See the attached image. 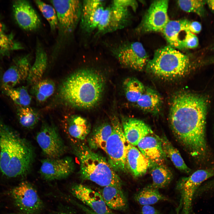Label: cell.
Segmentation results:
<instances>
[{"instance_id":"1","label":"cell","mask_w":214,"mask_h":214,"mask_svg":"<svg viewBox=\"0 0 214 214\" xmlns=\"http://www.w3.org/2000/svg\"><path fill=\"white\" fill-rule=\"evenodd\" d=\"M207 106L204 96L179 93L172 100L169 116L177 139L191 155L202 161L207 159L209 153L206 135Z\"/></svg>"},{"instance_id":"2","label":"cell","mask_w":214,"mask_h":214,"mask_svg":"<svg viewBox=\"0 0 214 214\" xmlns=\"http://www.w3.org/2000/svg\"><path fill=\"white\" fill-rule=\"evenodd\" d=\"M105 84L104 77L100 73L92 69H81L71 74L62 82L59 95L68 106L90 108L100 102Z\"/></svg>"},{"instance_id":"3","label":"cell","mask_w":214,"mask_h":214,"mask_svg":"<svg viewBox=\"0 0 214 214\" xmlns=\"http://www.w3.org/2000/svg\"><path fill=\"white\" fill-rule=\"evenodd\" d=\"M31 144L0 119V169L6 176H23L30 171L34 158Z\"/></svg>"},{"instance_id":"4","label":"cell","mask_w":214,"mask_h":214,"mask_svg":"<svg viewBox=\"0 0 214 214\" xmlns=\"http://www.w3.org/2000/svg\"><path fill=\"white\" fill-rule=\"evenodd\" d=\"M76 144L74 150L79 162L81 179L92 181L103 187L122 188L120 178L104 157L83 144Z\"/></svg>"},{"instance_id":"5","label":"cell","mask_w":214,"mask_h":214,"mask_svg":"<svg viewBox=\"0 0 214 214\" xmlns=\"http://www.w3.org/2000/svg\"><path fill=\"white\" fill-rule=\"evenodd\" d=\"M190 62L187 56L169 45L157 50L147 67L157 77L174 79L185 75L190 68Z\"/></svg>"},{"instance_id":"6","label":"cell","mask_w":214,"mask_h":214,"mask_svg":"<svg viewBox=\"0 0 214 214\" xmlns=\"http://www.w3.org/2000/svg\"><path fill=\"white\" fill-rule=\"evenodd\" d=\"M110 119L113 130L107 141L105 152L108 157V162L113 169L116 172H124L127 170L126 157L128 142L118 117L113 115Z\"/></svg>"},{"instance_id":"7","label":"cell","mask_w":214,"mask_h":214,"mask_svg":"<svg viewBox=\"0 0 214 214\" xmlns=\"http://www.w3.org/2000/svg\"><path fill=\"white\" fill-rule=\"evenodd\" d=\"M214 176V166L198 170L189 176L181 179L176 188L180 196L177 211L191 214L193 200L198 189L204 181Z\"/></svg>"},{"instance_id":"8","label":"cell","mask_w":214,"mask_h":214,"mask_svg":"<svg viewBox=\"0 0 214 214\" xmlns=\"http://www.w3.org/2000/svg\"><path fill=\"white\" fill-rule=\"evenodd\" d=\"M129 8L120 5L113 1L106 7L95 36L98 37L124 29L130 20Z\"/></svg>"},{"instance_id":"9","label":"cell","mask_w":214,"mask_h":214,"mask_svg":"<svg viewBox=\"0 0 214 214\" xmlns=\"http://www.w3.org/2000/svg\"><path fill=\"white\" fill-rule=\"evenodd\" d=\"M112 54L126 67L141 71L147 67L148 55L143 45L138 42H125L111 49Z\"/></svg>"},{"instance_id":"10","label":"cell","mask_w":214,"mask_h":214,"mask_svg":"<svg viewBox=\"0 0 214 214\" xmlns=\"http://www.w3.org/2000/svg\"><path fill=\"white\" fill-rule=\"evenodd\" d=\"M50 1L56 11L58 26L61 32L65 34L73 32L80 22L82 2L74 0Z\"/></svg>"},{"instance_id":"11","label":"cell","mask_w":214,"mask_h":214,"mask_svg":"<svg viewBox=\"0 0 214 214\" xmlns=\"http://www.w3.org/2000/svg\"><path fill=\"white\" fill-rule=\"evenodd\" d=\"M12 195L18 208L26 214H38L44 204L35 188L29 182H21L12 190Z\"/></svg>"},{"instance_id":"12","label":"cell","mask_w":214,"mask_h":214,"mask_svg":"<svg viewBox=\"0 0 214 214\" xmlns=\"http://www.w3.org/2000/svg\"><path fill=\"white\" fill-rule=\"evenodd\" d=\"M36 139L48 158H60L66 151V147L57 129L52 124L43 123L37 134Z\"/></svg>"},{"instance_id":"13","label":"cell","mask_w":214,"mask_h":214,"mask_svg":"<svg viewBox=\"0 0 214 214\" xmlns=\"http://www.w3.org/2000/svg\"><path fill=\"white\" fill-rule=\"evenodd\" d=\"M168 1L156 0L151 4L137 28L143 32H161L169 21L168 15Z\"/></svg>"},{"instance_id":"14","label":"cell","mask_w":214,"mask_h":214,"mask_svg":"<svg viewBox=\"0 0 214 214\" xmlns=\"http://www.w3.org/2000/svg\"><path fill=\"white\" fill-rule=\"evenodd\" d=\"M74 168V162L71 157L47 158L42 160L40 173L45 180H60L71 175Z\"/></svg>"},{"instance_id":"15","label":"cell","mask_w":214,"mask_h":214,"mask_svg":"<svg viewBox=\"0 0 214 214\" xmlns=\"http://www.w3.org/2000/svg\"><path fill=\"white\" fill-rule=\"evenodd\" d=\"M72 194L98 214H114L105 203L101 194L84 185L77 184L70 188Z\"/></svg>"},{"instance_id":"16","label":"cell","mask_w":214,"mask_h":214,"mask_svg":"<svg viewBox=\"0 0 214 214\" xmlns=\"http://www.w3.org/2000/svg\"><path fill=\"white\" fill-rule=\"evenodd\" d=\"M105 1L86 0L82 2L80 25L82 30L89 34L96 30L105 8Z\"/></svg>"},{"instance_id":"17","label":"cell","mask_w":214,"mask_h":214,"mask_svg":"<svg viewBox=\"0 0 214 214\" xmlns=\"http://www.w3.org/2000/svg\"><path fill=\"white\" fill-rule=\"evenodd\" d=\"M31 66L28 56L15 59L3 75L2 88H14L23 81L27 80Z\"/></svg>"},{"instance_id":"18","label":"cell","mask_w":214,"mask_h":214,"mask_svg":"<svg viewBox=\"0 0 214 214\" xmlns=\"http://www.w3.org/2000/svg\"><path fill=\"white\" fill-rule=\"evenodd\" d=\"M12 8L15 18L21 28L31 31L40 26V20L29 2L22 0L15 1Z\"/></svg>"},{"instance_id":"19","label":"cell","mask_w":214,"mask_h":214,"mask_svg":"<svg viewBox=\"0 0 214 214\" xmlns=\"http://www.w3.org/2000/svg\"><path fill=\"white\" fill-rule=\"evenodd\" d=\"M190 21L186 19L169 20L162 32L170 46L174 48H185L186 41L191 32L189 28Z\"/></svg>"},{"instance_id":"20","label":"cell","mask_w":214,"mask_h":214,"mask_svg":"<svg viewBox=\"0 0 214 214\" xmlns=\"http://www.w3.org/2000/svg\"><path fill=\"white\" fill-rule=\"evenodd\" d=\"M149 135L141 139L137 146L141 153L150 161L164 164L166 155L163 151L160 137Z\"/></svg>"},{"instance_id":"21","label":"cell","mask_w":214,"mask_h":214,"mask_svg":"<svg viewBox=\"0 0 214 214\" xmlns=\"http://www.w3.org/2000/svg\"><path fill=\"white\" fill-rule=\"evenodd\" d=\"M121 123L127 141L133 146H137L140 141L144 137L153 133L150 127L140 119L131 118H123Z\"/></svg>"},{"instance_id":"22","label":"cell","mask_w":214,"mask_h":214,"mask_svg":"<svg viewBox=\"0 0 214 214\" xmlns=\"http://www.w3.org/2000/svg\"><path fill=\"white\" fill-rule=\"evenodd\" d=\"M64 132L70 140L75 143L84 140L90 131V126L86 119L78 115L66 117L63 121Z\"/></svg>"},{"instance_id":"23","label":"cell","mask_w":214,"mask_h":214,"mask_svg":"<svg viewBox=\"0 0 214 214\" xmlns=\"http://www.w3.org/2000/svg\"><path fill=\"white\" fill-rule=\"evenodd\" d=\"M150 163L138 149L128 143L126 165L127 169L133 177L138 178L144 175L149 169Z\"/></svg>"},{"instance_id":"24","label":"cell","mask_w":214,"mask_h":214,"mask_svg":"<svg viewBox=\"0 0 214 214\" xmlns=\"http://www.w3.org/2000/svg\"><path fill=\"white\" fill-rule=\"evenodd\" d=\"M122 188L113 186L103 187L100 193L110 210H121L127 207V202Z\"/></svg>"},{"instance_id":"25","label":"cell","mask_w":214,"mask_h":214,"mask_svg":"<svg viewBox=\"0 0 214 214\" xmlns=\"http://www.w3.org/2000/svg\"><path fill=\"white\" fill-rule=\"evenodd\" d=\"M48 62L47 55L40 46L37 48L35 58L31 66L27 80L29 84L33 85L41 80L46 69Z\"/></svg>"},{"instance_id":"26","label":"cell","mask_w":214,"mask_h":214,"mask_svg":"<svg viewBox=\"0 0 214 214\" xmlns=\"http://www.w3.org/2000/svg\"><path fill=\"white\" fill-rule=\"evenodd\" d=\"M149 169L152 180L151 185L155 188H164L169 185L173 179L172 172L164 164L151 162Z\"/></svg>"},{"instance_id":"27","label":"cell","mask_w":214,"mask_h":214,"mask_svg":"<svg viewBox=\"0 0 214 214\" xmlns=\"http://www.w3.org/2000/svg\"><path fill=\"white\" fill-rule=\"evenodd\" d=\"M136 103L138 107L142 110L156 114L160 109L162 99L157 91L151 88L146 87Z\"/></svg>"},{"instance_id":"28","label":"cell","mask_w":214,"mask_h":214,"mask_svg":"<svg viewBox=\"0 0 214 214\" xmlns=\"http://www.w3.org/2000/svg\"><path fill=\"white\" fill-rule=\"evenodd\" d=\"M112 130L111 122L104 123L96 128L89 138V147L91 150L100 149L105 152L107 141Z\"/></svg>"},{"instance_id":"29","label":"cell","mask_w":214,"mask_h":214,"mask_svg":"<svg viewBox=\"0 0 214 214\" xmlns=\"http://www.w3.org/2000/svg\"><path fill=\"white\" fill-rule=\"evenodd\" d=\"M163 151L171 160L174 166L180 171L187 174L191 169L185 163L178 150L172 144L165 136L160 137Z\"/></svg>"},{"instance_id":"30","label":"cell","mask_w":214,"mask_h":214,"mask_svg":"<svg viewBox=\"0 0 214 214\" xmlns=\"http://www.w3.org/2000/svg\"><path fill=\"white\" fill-rule=\"evenodd\" d=\"M158 189L151 185L147 186L135 195V200L142 206L151 205L161 201H169L168 198L159 192Z\"/></svg>"},{"instance_id":"31","label":"cell","mask_w":214,"mask_h":214,"mask_svg":"<svg viewBox=\"0 0 214 214\" xmlns=\"http://www.w3.org/2000/svg\"><path fill=\"white\" fill-rule=\"evenodd\" d=\"M123 86L127 100L133 103H136L146 88L140 81L133 78L126 79L123 82Z\"/></svg>"},{"instance_id":"32","label":"cell","mask_w":214,"mask_h":214,"mask_svg":"<svg viewBox=\"0 0 214 214\" xmlns=\"http://www.w3.org/2000/svg\"><path fill=\"white\" fill-rule=\"evenodd\" d=\"M33 86L32 93L40 103L45 101L54 94L55 90L54 82L48 79L41 80Z\"/></svg>"},{"instance_id":"33","label":"cell","mask_w":214,"mask_h":214,"mask_svg":"<svg viewBox=\"0 0 214 214\" xmlns=\"http://www.w3.org/2000/svg\"><path fill=\"white\" fill-rule=\"evenodd\" d=\"M3 88L6 95L16 104L20 107L29 106L32 99L25 87Z\"/></svg>"},{"instance_id":"34","label":"cell","mask_w":214,"mask_h":214,"mask_svg":"<svg viewBox=\"0 0 214 214\" xmlns=\"http://www.w3.org/2000/svg\"><path fill=\"white\" fill-rule=\"evenodd\" d=\"M19 122L23 127L27 128H33L40 119L39 114L29 107H20L17 111Z\"/></svg>"},{"instance_id":"35","label":"cell","mask_w":214,"mask_h":214,"mask_svg":"<svg viewBox=\"0 0 214 214\" xmlns=\"http://www.w3.org/2000/svg\"><path fill=\"white\" fill-rule=\"evenodd\" d=\"M35 3L44 17L48 22L52 31L58 26V23L56 11L52 6L40 0H35Z\"/></svg>"},{"instance_id":"36","label":"cell","mask_w":214,"mask_h":214,"mask_svg":"<svg viewBox=\"0 0 214 214\" xmlns=\"http://www.w3.org/2000/svg\"><path fill=\"white\" fill-rule=\"evenodd\" d=\"M23 48L21 44L15 40L12 34L0 33V55H7L12 51Z\"/></svg>"},{"instance_id":"37","label":"cell","mask_w":214,"mask_h":214,"mask_svg":"<svg viewBox=\"0 0 214 214\" xmlns=\"http://www.w3.org/2000/svg\"><path fill=\"white\" fill-rule=\"evenodd\" d=\"M177 3L180 8L185 12L195 13L200 17H203L204 15L205 1L178 0Z\"/></svg>"},{"instance_id":"38","label":"cell","mask_w":214,"mask_h":214,"mask_svg":"<svg viewBox=\"0 0 214 214\" xmlns=\"http://www.w3.org/2000/svg\"><path fill=\"white\" fill-rule=\"evenodd\" d=\"M199 44V40L196 35L190 32L186 41L185 48H193L197 47Z\"/></svg>"},{"instance_id":"39","label":"cell","mask_w":214,"mask_h":214,"mask_svg":"<svg viewBox=\"0 0 214 214\" xmlns=\"http://www.w3.org/2000/svg\"><path fill=\"white\" fill-rule=\"evenodd\" d=\"M114 1L118 4L129 8H131L134 11H136L138 7V3L135 0H116Z\"/></svg>"},{"instance_id":"40","label":"cell","mask_w":214,"mask_h":214,"mask_svg":"<svg viewBox=\"0 0 214 214\" xmlns=\"http://www.w3.org/2000/svg\"><path fill=\"white\" fill-rule=\"evenodd\" d=\"M190 32L193 34H197L201 31L202 26L201 24L197 21H190L189 26Z\"/></svg>"},{"instance_id":"41","label":"cell","mask_w":214,"mask_h":214,"mask_svg":"<svg viewBox=\"0 0 214 214\" xmlns=\"http://www.w3.org/2000/svg\"><path fill=\"white\" fill-rule=\"evenodd\" d=\"M52 214H77L74 209L68 206L60 207Z\"/></svg>"},{"instance_id":"42","label":"cell","mask_w":214,"mask_h":214,"mask_svg":"<svg viewBox=\"0 0 214 214\" xmlns=\"http://www.w3.org/2000/svg\"><path fill=\"white\" fill-rule=\"evenodd\" d=\"M141 214H161L158 210L151 205L143 206Z\"/></svg>"},{"instance_id":"43","label":"cell","mask_w":214,"mask_h":214,"mask_svg":"<svg viewBox=\"0 0 214 214\" xmlns=\"http://www.w3.org/2000/svg\"><path fill=\"white\" fill-rule=\"evenodd\" d=\"M76 204L81 209L85 214H98L85 205L78 203H77Z\"/></svg>"},{"instance_id":"44","label":"cell","mask_w":214,"mask_h":214,"mask_svg":"<svg viewBox=\"0 0 214 214\" xmlns=\"http://www.w3.org/2000/svg\"><path fill=\"white\" fill-rule=\"evenodd\" d=\"M205 1L210 9L214 12V0Z\"/></svg>"},{"instance_id":"45","label":"cell","mask_w":214,"mask_h":214,"mask_svg":"<svg viewBox=\"0 0 214 214\" xmlns=\"http://www.w3.org/2000/svg\"><path fill=\"white\" fill-rule=\"evenodd\" d=\"M207 184L210 188L212 189H214V179L208 181Z\"/></svg>"},{"instance_id":"46","label":"cell","mask_w":214,"mask_h":214,"mask_svg":"<svg viewBox=\"0 0 214 214\" xmlns=\"http://www.w3.org/2000/svg\"><path fill=\"white\" fill-rule=\"evenodd\" d=\"M5 27L4 25L0 21V33L4 32Z\"/></svg>"},{"instance_id":"47","label":"cell","mask_w":214,"mask_h":214,"mask_svg":"<svg viewBox=\"0 0 214 214\" xmlns=\"http://www.w3.org/2000/svg\"><path fill=\"white\" fill-rule=\"evenodd\" d=\"M26 214L23 213H17V214Z\"/></svg>"},{"instance_id":"48","label":"cell","mask_w":214,"mask_h":214,"mask_svg":"<svg viewBox=\"0 0 214 214\" xmlns=\"http://www.w3.org/2000/svg\"><path fill=\"white\" fill-rule=\"evenodd\" d=\"M213 50H214V45H213Z\"/></svg>"}]
</instances>
